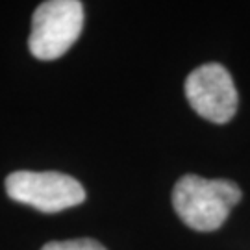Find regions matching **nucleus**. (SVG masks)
<instances>
[{"label": "nucleus", "instance_id": "f257e3e1", "mask_svg": "<svg viewBox=\"0 0 250 250\" xmlns=\"http://www.w3.org/2000/svg\"><path fill=\"white\" fill-rule=\"evenodd\" d=\"M241 200V189L230 180H206L186 174L172 189V206L182 223L197 232L219 230Z\"/></svg>", "mask_w": 250, "mask_h": 250}, {"label": "nucleus", "instance_id": "f03ea898", "mask_svg": "<svg viewBox=\"0 0 250 250\" xmlns=\"http://www.w3.org/2000/svg\"><path fill=\"white\" fill-rule=\"evenodd\" d=\"M83 6L78 0H48L39 4L32 17L28 37L30 52L37 60L50 62L67 52L82 34Z\"/></svg>", "mask_w": 250, "mask_h": 250}, {"label": "nucleus", "instance_id": "7ed1b4c3", "mask_svg": "<svg viewBox=\"0 0 250 250\" xmlns=\"http://www.w3.org/2000/svg\"><path fill=\"white\" fill-rule=\"evenodd\" d=\"M6 193L11 200L32 206L43 213H58L85 200V189L78 180L54 170L11 172L6 178Z\"/></svg>", "mask_w": 250, "mask_h": 250}, {"label": "nucleus", "instance_id": "20e7f679", "mask_svg": "<svg viewBox=\"0 0 250 250\" xmlns=\"http://www.w3.org/2000/svg\"><path fill=\"white\" fill-rule=\"evenodd\" d=\"M186 97L198 115L215 125L230 123L239 104L232 74L219 63L200 65L189 74Z\"/></svg>", "mask_w": 250, "mask_h": 250}, {"label": "nucleus", "instance_id": "39448f33", "mask_svg": "<svg viewBox=\"0 0 250 250\" xmlns=\"http://www.w3.org/2000/svg\"><path fill=\"white\" fill-rule=\"evenodd\" d=\"M41 250H106L95 239H71V241H50Z\"/></svg>", "mask_w": 250, "mask_h": 250}]
</instances>
